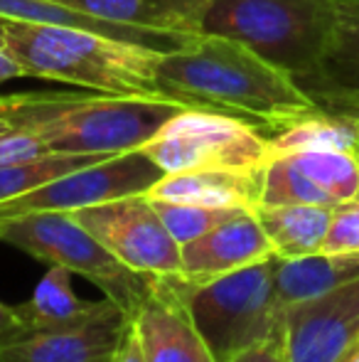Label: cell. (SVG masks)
<instances>
[{
	"label": "cell",
	"mask_w": 359,
	"mask_h": 362,
	"mask_svg": "<svg viewBox=\"0 0 359 362\" xmlns=\"http://www.w3.org/2000/svg\"><path fill=\"white\" fill-rule=\"evenodd\" d=\"M155 210H158L163 224L173 239L180 244H187L192 239L202 237L209 229L219 227L226 219L241 215V212H254V210H226V207H205V205H187V202H165L153 200Z\"/></svg>",
	"instance_id": "cell-23"
},
{
	"label": "cell",
	"mask_w": 359,
	"mask_h": 362,
	"mask_svg": "<svg viewBox=\"0 0 359 362\" xmlns=\"http://www.w3.org/2000/svg\"><path fill=\"white\" fill-rule=\"evenodd\" d=\"M276 298L286 310L300 300H310L327 291H335L359 279V254L317 252L310 257L278 259L276 257Z\"/></svg>",
	"instance_id": "cell-19"
},
{
	"label": "cell",
	"mask_w": 359,
	"mask_h": 362,
	"mask_svg": "<svg viewBox=\"0 0 359 362\" xmlns=\"http://www.w3.org/2000/svg\"><path fill=\"white\" fill-rule=\"evenodd\" d=\"M72 276L74 274L69 269L49 267L47 274L32 288V296L18 305L30 333L77 328V325L91 323V320L104 318L111 310L121 308L106 296L101 300H87L77 296L72 288Z\"/></svg>",
	"instance_id": "cell-16"
},
{
	"label": "cell",
	"mask_w": 359,
	"mask_h": 362,
	"mask_svg": "<svg viewBox=\"0 0 359 362\" xmlns=\"http://www.w3.org/2000/svg\"><path fill=\"white\" fill-rule=\"evenodd\" d=\"M25 335H30V328L20 315L18 305H8L0 300V348L23 340Z\"/></svg>",
	"instance_id": "cell-26"
},
{
	"label": "cell",
	"mask_w": 359,
	"mask_h": 362,
	"mask_svg": "<svg viewBox=\"0 0 359 362\" xmlns=\"http://www.w3.org/2000/svg\"><path fill=\"white\" fill-rule=\"evenodd\" d=\"M111 362H145L143 358V350H140L138 345V338H135L133 328L128 325V330H126V338L123 343L118 345V350H116L114 360Z\"/></svg>",
	"instance_id": "cell-29"
},
{
	"label": "cell",
	"mask_w": 359,
	"mask_h": 362,
	"mask_svg": "<svg viewBox=\"0 0 359 362\" xmlns=\"http://www.w3.org/2000/svg\"><path fill=\"white\" fill-rule=\"evenodd\" d=\"M357 3H359V0H357Z\"/></svg>",
	"instance_id": "cell-31"
},
{
	"label": "cell",
	"mask_w": 359,
	"mask_h": 362,
	"mask_svg": "<svg viewBox=\"0 0 359 362\" xmlns=\"http://www.w3.org/2000/svg\"><path fill=\"white\" fill-rule=\"evenodd\" d=\"M281 335L283 362H340L359 345V279L288 305Z\"/></svg>",
	"instance_id": "cell-10"
},
{
	"label": "cell",
	"mask_w": 359,
	"mask_h": 362,
	"mask_svg": "<svg viewBox=\"0 0 359 362\" xmlns=\"http://www.w3.org/2000/svg\"><path fill=\"white\" fill-rule=\"evenodd\" d=\"M79 94H13L0 96V134L32 121H44L77 101Z\"/></svg>",
	"instance_id": "cell-24"
},
{
	"label": "cell",
	"mask_w": 359,
	"mask_h": 362,
	"mask_svg": "<svg viewBox=\"0 0 359 362\" xmlns=\"http://www.w3.org/2000/svg\"><path fill=\"white\" fill-rule=\"evenodd\" d=\"M229 362H283V335L259 343L254 348L244 350L236 358H231Z\"/></svg>",
	"instance_id": "cell-27"
},
{
	"label": "cell",
	"mask_w": 359,
	"mask_h": 362,
	"mask_svg": "<svg viewBox=\"0 0 359 362\" xmlns=\"http://www.w3.org/2000/svg\"><path fill=\"white\" fill-rule=\"evenodd\" d=\"M10 54L28 76L114 96H168L158 84L160 49L67 25L0 18ZM173 101V99H170Z\"/></svg>",
	"instance_id": "cell-2"
},
{
	"label": "cell",
	"mask_w": 359,
	"mask_h": 362,
	"mask_svg": "<svg viewBox=\"0 0 359 362\" xmlns=\"http://www.w3.org/2000/svg\"><path fill=\"white\" fill-rule=\"evenodd\" d=\"M109 156H69V153H52V156L37 158V160L10 163L0 165V205L54 180L59 175L77 170V168L91 165Z\"/></svg>",
	"instance_id": "cell-22"
},
{
	"label": "cell",
	"mask_w": 359,
	"mask_h": 362,
	"mask_svg": "<svg viewBox=\"0 0 359 362\" xmlns=\"http://www.w3.org/2000/svg\"><path fill=\"white\" fill-rule=\"evenodd\" d=\"M273 269L276 257L202 281L175 276L202 338L219 362L281 335L283 310Z\"/></svg>",
	"instance_id": "cell-4"
},
{
	"label": "cell",
	"mask_w": 359,
	"mask_h": 362,
	"mask_svg": "<svg viewBox=\"0 0 359 362\" xmlns=\"http://www.w3.org/2000/svg\"><path fill=\"white\" fill-rule=\"evenodd\" d=\"M337 18L340 0H209L202 33L236 40L300 81L325 57Z\"/></svg>",
	"instance_id": "cell-3"
},
{
	"label": "cell",
	"mask_w": 359,
	"mask_h": 362,
	"mask_svg": "<svg viewBox=\"0 0 359 362\" xmlns=\"http://www.w3.org/2000/svg\"><path fill=\"white\" fill-rule=\"evenodd\" d=\"M271 158L303 151H359V134L350 116L320 111L269 136Z\"/></svg>",
	"instance_id": "cell-21"
},
{
	"label": "cell",
	"mask_w": 359,
	"mask_h": 362,
	"mask_svg": "<svg viewBox=\"0 0 359 362\" xmlns=\"http://www.w3.org/2000/svg\"><path fill=\"white\" fill-rule=\"evenodd\" d=\"M180 254V276L190 279V281L239 272L244 267L276 257L269 237L256 217V210L241 212V215L221 222L219 227L209 229L202 237L182 244Z\"/></svg>",
	"instance_id": "cell-13"
},
{
	"label": "cell",
	"mask_w": 359,
	"mask_h": 362,
	"mask_svg": "<svg viewBox=\"0 0 359 362\" xmlns=\"http://www.w3.org/2000/svg\"><path fill=\"white\" fill-rule=\"evenodd\" d=\"M18 76H28L25 69L18 64V59L10 54L8 45H5V35H3V25H0V84L10 79H18Z\"/></svg>",
	"instance_id": "cell-28"
},
{
	"label": "cell",
	"mask_w": 359,
	"mask_h": 362,
	"mask_svg": "<svg viewBox=\"0 0 359 362\" xmlns=\"http://www.w3.org/2000/svg\"><path fill=\"white\" fill-rule=\"evenodd\" d=\"M0 242L49 267H64L96 284L106 298L133 313L150 288V279L114 257L72 212H30L0 219Z\"/></svg>",
	"instance_id": "cell-5"
},
{
	"label": "cell",
	"mask_w": 359,
	"mask_h": 362,
	"mask_svg": "<svg viewBox=\"0 0 359 362\" xmlns=\"http://www.w3.org/2000/svg\"><path fill=\"white\" fill-rule=\"evenodd\" d=\"M163 175L143 151L109 156L0 205V219L30 212H77L128 195H145Z\"/></svg>",
	"instance_id": "cell-8"
},
{
	"label": "cell",
	"mask_w": 359,
	"mask_h": 362,
	"mask_svg": "<svg viewBox=\"0 0 359 362\" xmlns=\"http://www.w3.org/2000/svg\"><path fill=\"white\" fill-rule=\"evenodd\" d=\"M0 18L5 20H28V23H47V25H67V28L89 30L106 37L121 40V42L140 45V47L160 49H180L190 42L195 35H170V33H155V30L143 28H128V25L106 23V20L91 18L82 10L67 8L54 0H0Z\"/></svg>",
	"instance_id": "cell-18"
},
{
	"label": "cell",
	"mask_w": 359,
	"mask_h": 362,
	"mask_svg": "<svg viewBox=\"0 0 359 362\" xmlns=\"http://www.w3.org/2000/svg\"><path fill=\"white\" fill-rule=\"evenodd\" d=\"M322 252L359 254V197L332 207Z\"/></svg>",
	"instance_id": "cell-25"
},
{
	"label": "cell",
	"mask_w": 359,
	"mask_h": 362,
	"mask_svg": "<svg viewBox=\"0 0 359 362\" xmlns=\"http://www.w3.org/2000/svg\"><path fill=\"white\" fill-rule=\"evenodd\" d=\"M140 151L163 173H261L271 160L269 136L234 116L185 109Z\"/></svg>",
	"instance_id": "cell-7"
},
{
	"label": "cell",
	"mask_w": 359,
	"mask_h": 362,
	"mask_svg": "<svg viewBox=\"0 0 359 362\" xmlns=\"http://www.w3.org/2000/svg\"><path fill=\"white\" fill-rule=\"evenodd\" d=\"M261 227L278 259H298L322 252L332 207L322 205H259Z\"/></svg>",
	"instance_id": "cell-20"
},
{
	"label": "cell",
	"mask_w": 359,
	"mask_h": 362,
	"mask_svg": "<svg viewBox=\"0 0 359 362\" xmlns=\"http://www.w3.org/2000/svg\"><path fill=\"white\" fill-rule=\"evenodd\" d=\"M91 18L170 35H200L209 0H54Z\"/></svg>",
	"instance_id": "cell-17"
},
{
	"label": "cell",
	"mask_w": 359,
	"mask_h": 362,
	"mask_svg": "<svg viewBox=\"0 0 359 362\" xmlns=\"http://www.w3.org/2000/svg\"><path fill=\"white\" fill-rule=\"evenodd\" d=\"M187 106L163 96H79L62 111L37 121L49 153L121 156L140 151Z\"/></svg>",
	"instance_id": "cell-6"
},
{
	"label": "cell",
	"mask_w": 359,
	"mask_h": 362,
	"mask_svg": "<svg viewBox=\"0 0 359 362\" xmlns=\"http://www.w3.org/2000/svg\"><path fill=\"white\" fill-rule=\"evenodd\" d=\"M158 84L187 109L234 116L266 136L325 111L288 72L221 35L200 33L160 54Z\"/></svg>",
	"instance_id": "cell-1"
},
{
	"label": "cell",
	"mask_w": 359,
	"mask_h": 362,
	"mask_svg": "<svg viewBox=\"0 0 359 362\" xmlns=\"http://www.w3.org/2000/svg\"><path fill=\"white\" fill-rule=\"evenodd\" d=\"M298 84L332 114L359 109V3L340 0V18L317 69Z\"/></svg>",
	"instance_id": "cell-14"
},
{
	"label": "cell",
	"mask_w": 359,
	"mask_h": 362,
	"mask_svg": "<svg viewBox=\"0 0 359 362\" xmlns=\"http://www.w3.org/2000/svg\"><path fill=\"white\" fill-rule=\"evenodd\" d=\"M261 192V173L190 170L165 173L145 195L150 200L187 202V205L256 210Z\"/></svg>",
	"instance_id": "cell-15"
},
{
	"label": "cell",
	"mask_w": 359,
	"mask_h": 362,
	"mask_svg": "<svg viewBox=\"0 0 359 362\" xmlns=\"http://www.w3.org/2000/svg\"><path fill=\"white\" fill-rule=\"evenodd\" d=\"M145 362H219L205 343L175 276H153L130 313Z\"/></svg>",
	"instance_id": "cell-11"
},
{
	"label": "cell",
	"mask_w": 359,
	"mask_h": 362,
	"mask_svg": "<svg viewBox=\"0 0 359 362\" xmlns=\"http://www.w3.org/2000/svg\"><path fill=\"white\" fill-rule=\"evenodd\" d=\"M118 262L143 276H178L180 244L163 224L148 195H128L72 212Z\"/></svg>",
	"instance_id": "cell-9"
},
{
	"label": "cell",
	"mask_w": 359,
	"mask_h": 362,
	"mask_svg": "<svg viewBox=\"0 0 359 362\" xmlns=\"http://www.w3.org/2000/svg\"><path fill=\"white\" fill-rule=\"evenodd\" d=\"M128 325L130 315L116 308L77 328L25 335L0 348V362H111Z\"/></svg>",
	"instance_id": "cell-12"
},
{
	"label": "cell",
	"mask_w": 359,
	"mask_h": 362,
	"mask_svg": "<svg viewBox=\"0 0 359 362\" xmlns=\"http://www.w3.org/2000/svg\"><path fill=\"white\" fill-rule=\"evenodd\" d=\"M345 116H350V119L355 121V126H357V134H359V109H357V111H352V114H345Z\"/></svg>",
	"instance_id": "cell-30"
}]
</instances>
